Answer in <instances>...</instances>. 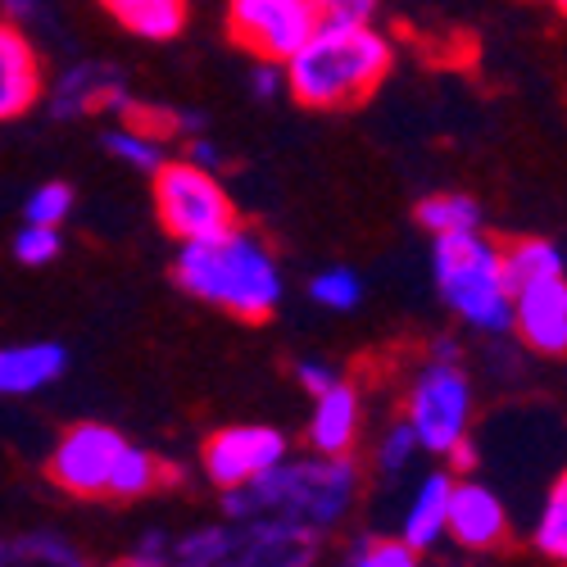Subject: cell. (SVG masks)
I'll return each mask as SVG.
<instances>
[{"label":"cell","instance_id":"1","mask_svg":"<svg viewBox=\"0 0 567 567\" xmlns=\"http://www.w3.org/2000/svg\"><path fill=\"white\" fill-rule=\"evenodd\" d=\"M359 499V467L350 454L281 458L264 477L223 491L227 523H264L281 532L322 536L332 532Z\"/></svg>","mask_w":567,"mask_h":567},{"label":"cell","instance_id":"2","mask_svg":"<svg viewBox=\"0 0 567 567\" xmlns=\"http://www.w3.org/2000/svg\"><path fill=\"white\" fill-rule=\"evenodd\" d=\"M173 277L186 296H196L200 305H214L241 322L272 318L281 296H287L277 255L268 250L264 236H255L241 223H231L218 236H205V241H182Z\"/></svg>","mask_w":567,"mask_h":567},{"label":"cell","instance_id":"3","mask_svg":"<svg viewBox=\"0 0 567 567\" xmlns=\"http://www.w3.org/2000/svg\"><path fill=\"white\" fill-rule=\"evenodd\" d=\"M391 64H395L391 41L372 23L313 28V37L281 64V78H287L291 101H300L305 110L337 114L372 101V91L386 82Z\"/></svg>","mask_w":567,"mask_h":567},{"label":"cell","instance_id":"4","mask_svg":"<svg viewBox=\"0 0 567 567\" xmlns=\"http://www.w3.org/2000/svg\"><path fill=\"white\" fill-rule=\"evenodd\" d=\"M432 272L441 300L472 327V332L504 337L513 322V287L499 264V246L477 231L432 236Z\"/></svg>","mask_w":567,"mask_h":567},{"label":"cell","instance_id":"5","mask_svg":"<svg viewBox=\"0 0 567 567\" xmlns=\"http://www.w3.org/2000/svg\"><path fill=\"white\" fill-rule=\"evenodd\" d=\"M472 409H477V391H472L467 368L458 363V350L436 346L432 359L417 368L404 400V422L417 450L450 458L472 436Z\"/></svg>","mask_w":567,"mask_h":567},{"label":"cell","instance_id":"6","mask_svg":"<svg viewBox=\"0 0 567 567\" xmlns=\"http://www.w3.org/2000/svg\"><path fill=\"white\" fill-rule=\"evenodd\" d=\"M318 536L281 532L264 523L196 527L164 545L168 567H309Z\"/></svg>","mask_w":567,"mask_h":567},{"label":"cell","instance_id":"7","mask_svg":"<svg viewBox=\"0 0 567 567\" xmlns=\"http://www.w3.org/2000/svg\"><path fill=\"white\" fill-rule=\"evenodd\" d=\"M151 177H155V186H151L155 214H159L164 231L177 236V241H205V236H218L236 223V205L214 168L168 159Z\"/></svg>","mask_w":567,"mask_h":567},{"label":"cell","instance_id":"8","mask_svg":"<svg viewBox=\"0 0 567 567\" xmlns=\"http://www.w3.org/2000/svg\"><path fill=\"white\" fill-rule=\"evenodd\" d=\"M313 28V0H227V37L255 60L287 64Z\"/></svg>","mask_w":567,"mask_h":567},{"label":"cell","instance_id":"9","mask_svg":"<svg viewBox=\"0 0 567 567\" xmlns=\"http://www.w3.org/2000/svg\"><path fill=\"white\" fill-rule=\"evenodd\" d=\"M287 454H291V441L277 427H264V422H236V427H223L205 441L200 463H205V477L218 491H236V486L264 477V472L277 467Z\"/></svg>","mask_w":567,"mask_h":567},{"label":"cell","instance_id":"10","mask_svg":"<svg viewBox=\"0 0 567 567\" xmlns=\"http://www.w3.org/2000/svg\"><path fill=\"white\" fill-rule=\"evenodd\" d=\"M118 450L123 432H114L110 422H73L51 450V482L78 499H105Z\"/></svg>","mask_w":567,"mask_h":567},{"label":"cell","instance_id":"11","mask_svg":"<svg viewBox=\"0 0 567 567\" xmlns=\"http://www.w3.org/2000/svg\"><path fill=\"white\" fill-rule=\"evenodd\" d=\"M513 523H508V508L504 499L482 486L477 477H458L454 472V486H450V504H445V536L458 545V549H472V554H491L508 540Z\"/></svg>","mask_w":567,"mask_h":567},{"label":"cell","instance_id":"12","mask_svg":"<svg viewBox=\"0 0 567 567\" xmlns=\"http://www.w3.org/2000/svg\"><path fill=\"white\" fill-rule=\"evenodd\" d=\"M513 332L523 337L527 350L558 359L567 354V277L532 281L513 291Z\"/></svg>","mask_w":567,"mask_h":567},{"label":"cell","instance_id":"13","mask_svg":"<svg viewBox=\"0 0 567 567\" xmlns=\"http://www.w3.org/2000/svg\"><path fill=\"white\" fill-rule=\"evenodd\" d=\"M45 110L55 118H86V114H127L132 96H127V82L114 64H78L69 69L51 91H41Z\"/></svg>","mask_w":567,"mask_h":567},{"label":"cell","instance_id":"14","mask_svg":"<svg viewBox=\"0 0 567 567\" xmlns=\"http://www.w3.org/2000/svg\"><path fill=\"white\" fill-rule=\"evenodd\" d=\"M45 73L41 55L28 41V32L10 19H0V123H14L41 105Z\"/></svg>","mask_w":567,"mask_h":567},{"label":"cell","instance_id":"15","mask_svg":"<svg viewBox=\"0 0 567 567\" xmlns=\"http://www.w3.org/2000/svg\"><path fill=\"white\" fill-rule=\"evenodd\" d=\"M359 432H363V400L346 377L313 395V413L305 427L309 454H350L359 445Z\"/></svg>","mask_w":567,"mask_h":567},{"label":"cell","instance_id":"16","mask_svg":"<svg viewBox=\"0 0 567 567\" xmlns=\"http://www.w3.org/2000/svg\"><path fill=\"white\" fill-rule=\"evenodd\" d=\"M69 372V350L60 341H19L0 346V395L23 400L45 386H55Z\"/></svg>","mask_w":567,"mask_h":567},{"label":"cell","instance_id":"17","mask_svg":"<svg viewBox=\"0 0 567 567\" xmlns=\"http://www.w3.org/2000/svg\"><path fill=\"white\" fill-rule=\"evenodd\" d=\"M450 486H454V467H436L417 482L409 508H404V523H400V540L422 554L432 549L436 540H445V504H450Z\"/></svg>","mask_w":567,"mask_h":567},{"label":"cell","instance_id":"18","mask_svg":"<svg viewBox=\"0 0 567 567\" xmlns=\"http://www.w3.org/2000/svg\"><path fill=\"white\" fill-rule=\"evenodd\" d=\"M499 264L508 287H532V281H549V277H567V259L563 246L549 236H517V241L499 246Z\"/></svg>","mask_w":567,"mask_h":567},{"label":"cell","instance_id":"19","mask_svg":"<svg viewBox=\"0 0 567 567\" xmlns=\"http://www.w3.org/2000/svg\"><path fill=\"white\" fill-rule=\"evenodd\" d=\"M141 41H173L186 28V0H101Z\"/></svg>","mask_w":567,"mask_h":567},{"label":"cell","instance_id":"20","mask_svg":"<svg viewBox=\"0 0 567 567\" xmlns=\"http://www.w3.org/2000/svg\"><path fill=\"white\" fill-rule=\"evenodd\" d=\"M164 472H168V467H164L151 450L123 441V450H118V458H114V467H110L105 499H146L151 491H159Z\"/></svg>","mask_w":567,"mask_h":567},{"label":"cell","instance_id":"21","mask_svg":"<svg viewBox=\"0 0 567 567\" xmlns=\"http://www.w3.org/2000/svg\"><path fill=\"white\" fill-rule=\"evenodd\" d=\"M417 227L432 231V236H454V231H477L482 227V205L472 200L467 192H436V196H422L413 209Z\"/></svg>","mask_w":567,"mask_h":567},{"label":"cell","instance_id":"22","mask_svg":"<svg viewBox=\"0 0 567 567\" xmlns=\"http://www.w3.org/2000/svg\"><path fill=\"white\" fill-rule=\"evenodd\" d=\"M105 151H110L123 168H132V173H155L159 164H168L164 136L151 132V127H141V123H127V118L105 132Z\"/></svg>","mask_w":567,"mask_h":567},{"label":"cell","instance_id":"23","mask_svg":"<svg viewBox=\"0 0 567 567\" xmlns=\"http://www.w3.org/2000/svg\"><path fill=\"white\" fill-rule=\"evenodd\" d=\"M532 540H536V549H540L545 558H554V563L567 558V482H563V477L549 486V495H545V504H540V513H536Z\"/></svg>","mask_w":567,"mask_h":567},{"label":"cell","instance_id":"24","mask_svg":"<svg viewBox=\"0 0 567 567\" xmlns=\"http://www.w3.org/2000/svg\"><path fill=\"white\" fill-rule=\"evenodd\" d=\"M309 300L332 309V313H350L359 300H363V281L354 268H322L313 281H309Z\"/></svg>","mask_w":567,"mask_h":567},{"label":"cell","instance_id":"25","mask_svg":"<svg viewBox=\"0 0 567 567\" xmlns=\"http://www.w3.org/2000/svg\"><path fill=\"white\" fill-rule=\"evenodd\" d=\"M73 186L69 182H41L23 205V223H41V227H64L73 214Z\"/></svg>","mask_w":567,"mask_h":567},{"label":"cell","instance_id":"26","mask_svg":"<svg viewBox=\"0 0 567 567\" xmlns=\"http://www.w3.org/2000/svg\"><path fill=\"white\" fill-rule=\"evenodd\" d=\"M14 259L23 264V268H45V264H55L60 259V250H64V236H60V227H41V223H23L19 231H14Z\"/></svg>","mask_w":567,"mask_h":567},{"label":"cell","instance_id":"27","mask_svg":"<svg viewBox=\"0 0 567 567\" xmlns=\"http://www.w3.org/2000/svg\"><path fill=\"white\" fill-rule=\"evenodd\" d=\"M382 0H313L318 28H363L377 19Z\"/></svg>","mask_w":567,"mask_h":567},{"label":"cell","instance_id":"28","mask_svg":"<svg viewBox=\"0 0 567 567\" xmlns=\"http://www.w3.org/2000/svg\"><path fill=\"white\" fill-rule=\"evenodd\" d=\"M413 454H417V441L409 432V422H395V427L382 436V445H377V467H382L386 477H400V472L413 463Z\"/></svg>","mask_w":567,"mask_h":567},{"label":"cell","instance_id":"29","mask_svg":"<svg viewBox=\"0 0 567 567\" xmlns=\"http://www.w3.org/2000/svg\"><path fill=\"white\" fill-rule=\"evenodd\" d=\"M346 567H417V554L404 540H363Z\"/></svg>","mask_w":567,"mask_h":567},{"label":"cell","instance_id":"30","mask_svg":"<svg viewBox=\"0 0 567 567\" xmlns=\"http://www.w3.org/2000/svg\"><path fill=\"white\" fill-rule=\"evenodd\" d=\"M296 377H300V386H305L309 395H318V391H327V386L341 382V368L327 363V359H300V363H296Z\"/></svg>","mask_w":567,"mask_h":567},{"label":"cell","instance_id":"31","mask_svg":"<svg viewBox=\"0 0 567 567\" xmlns=\"http://www.w3.org/2000/svg\"><path fill=\"white\" fill-rule=\"evenodd\" d=\"M250 91L259 101H272L277 91H287V78H281V64L272 60H255V73H250Z\"/></svg>","mask_w":567,"mask_h":567},{"label":"cell","instance_id":"32","mask_svg":"<svg viewBox=\"0 0 567 567\" xmlns=\"http://www.w3.org/2000/svg\"><path fill=\"white\" fill-rule=\"evenodd\" d=\"M186 164H200V168H218L223 164V155H218V146H214V141H192V146H186V155H182Z\"/></svg>","mask_w":567,"mask_h":567},{"label":"cell","instance_id":"33","mask_svg":"<svg viewBox=\"0 0 567 567\" xmlns=\"http://www.w3.org/2000/svg\"><path fill=\"white\" fill-rule=\"evenodd\" d=\"M6 549H10V545H6V540H0V567H6Z\"/></svg>","mask_w":567,"mask_h":567},{"label":"cell","instance_id":"34","mask_svg":"<svg viewBox=\"0 0 567 567\" xmlns=\"http://www.w3.org/2000/svg\"><path fill=\"white\" fill-rule=\"evenodd\" d=\"M549 6H558V10H563V6H567V0H549Z\"/></svg>","mask_w":567,"mask_h":567}]
</instances>
